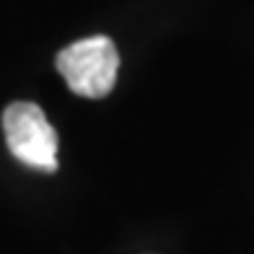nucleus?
I'll return each instance as SVG.
<instances>
[{
    "mask_svg": "<svg viewBox=\"0 0 254 254\" xmlns=\"http://www.w3.org/2000/svg\"><path fill=\"white\" fill-rule=\"evenodd\" d=\"M57 70L73 94L86 99H101L114 88L120 55L109 37H88L57 55Z\"/></svg>",
    "mask_w": 254,
    "mask_h": 254,
    "instance_id": "1",
    "label": "nucleus"
},
{
    "mask_svg": "<svg viewBox=\"0 0 254 254\" xmlns=\"http://www.w3.org/2000/svg\"><path fill=\"white\" fill-rule=\"evenodd\" d=\"M5 143L21 164L57 171V132L31 101H16L3 112Z\"/></svg>",
    "mask_w": 254,
    "mask_h": 254,
    "instance_id": "2",
    "label": "nucleus"
}]
</instances>
